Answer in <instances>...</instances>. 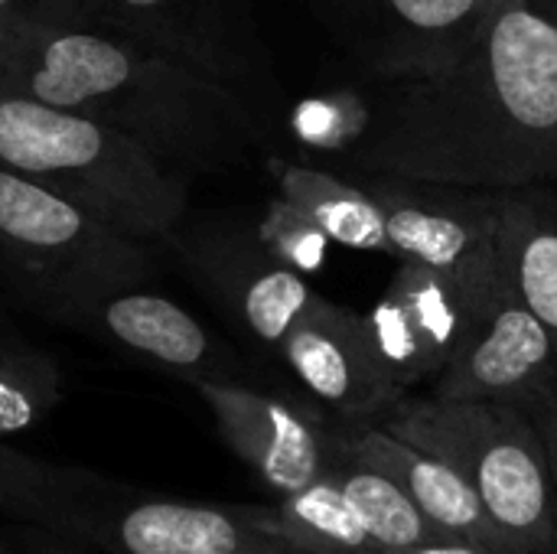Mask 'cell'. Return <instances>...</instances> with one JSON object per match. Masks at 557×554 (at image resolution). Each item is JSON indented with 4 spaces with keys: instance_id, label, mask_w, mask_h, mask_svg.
I'll list each match as a JSON object with an SVG mask.
<instances>
[{
    "instance_id": "obj_19",
    "label": "cell",
    "mask_w": 557,
    "mask_h": 554,
    "mask_svg": "<svg viewBox=\"0 0 557 554\" xmlns=\"http://www.w3.org/2000/svg\"><path fill=\"white\" fill-rule=\"evenodd\" d=\"M271 173L277 180V193L294 206H300L330 235V242L359 251L392 255L382 206L369 189L346 183L326 170L281 160V157L271 160Z\"/></svg>"
},
{
    "instance_id": "obj_6",
    "label": "cell",
    "mask_w": 557,
    "mask_h": 554,
    "mask_svg": "<svg viewBox=\"0 0 557 554\" xmlns=\"http://www.w3.org/2000/svg\"><path fill=\"white\" fill-rule=\"evenodd\" d=\"M62 539L104 554H274L290 552L251 519V506L183 503L98 477Z\"/></svg>"
},
{
    "instance_id": "obj_5",
    "label": "cell",
    "mask_w": 557,
    "mask_h": 554,
    "mask_svg": "<svg viewBox=\"0 0 557 554\" xmlns=\"http://www.w3.org/2000/svg\"><path fill=\"white\" fill-rule=\"evenodd\" d=\"M150 268V242L0 167V271L39 313L95 287L140 284Z\"/></svg>"
},
{
    "instance_id": "obj_10",
    "label": "cell",
    "mask_w": 557,
    "mask_h": 554,
    "mask_svg": "<svg viewBox=\"0 0 557 554\" xmlns=\"http://www.w3.org/2000/svg\"><path fill=\"white\" fill-rule=\"evenodd\" d=\"M189 385L212 411L222 441L271 493L290 496L333 467L336 428H330L313 408L245 382L196 379Z\"/></svg>"
},
{
    "instance_id": "obj_22",
    "label": "cell",
    "mask_w": 557,
    "mask_h": 554,
    "mask_svg": "<svg viewBox=\"0 0 557 554\" xmlns=\"http://www.w3.org/2000/svg\"><path fill=\"white\" fill-rule=\"evenodd\" d=\"M255 235L261 238V245L281 258L284 264H290L300 274L320 271L330 258V235L290 199H284L281 193L264 206V216L255 229Z\"/></svg>"
},
{
    "instance_id": "obj_3",
    "label": "cell",
    "mask_w": 557,
    "mask_h": 554,
    "mask_svg": "<svg viewBox=\"0 0 557 554\" xmlns=\"http://www.w3.org/2000/svg\"><path fill=\"white\" fill-rule=\"evenodd\" d=\"M0 167L140 242L173 238L189 206L183 170L88 114L29 95L0 91Z\"/></svg>"
},
{
    "instance_id": "obj_8",
    "label": "cell",
    "mask_w": 557,
    "mask_h": 554,
    "mask_svg": "<svg viewBox=\"0 0 557 554\" xmlns=\"http://www.w3.org/2000/svg\"><path fill=\"white\" fill-rule=\"evenodd\" d=\"M369 193L382 206L392 258L441 271L480 304H493L503 294L496 199L398 176H375Z\"/></svg>"
},
{
    "instance_id": "obj_7",
    "label": "cell",
    "mask_w": 557,
    "mask_h": 554,
    "mask_svg": "<svg viewBox=\"0 0 557 554\" xmlns=\"http://www.w3.org/2000/svg\"><path fill=\"white\" fill-rule=\"evenodd\" d=\"M72 26L124 33L251 104L268 56L242 0H75Z\"/></svg>"
},
{
    "instance_id": "obj_9",
    "label": "cell",
    "mask_w": 557,
    "mask_h": 554,
    "mask_svg": "<svg viewBox=\"0 0 557 554\" xmlns=\"http://www.w3.org/2000/svg\"><path fill=\"white\" fill-rule=\"evenodd\" d=\"M42 317L186 382H238L232 353L189 310L163 294L140 291V284L95 287L46 307Z\"/></svg>"
},
{
    "instance_id": "obj_18",
    "label": "cell",
    "mask_w": 557,
    "mask_h": 554,
    "mask_svg": "<svg viewBox=\"0 0 557 554\" xmlns=\"http://www.w3.org/2000/svg\"><path fill=\"white\" fill-rule=\"evenodd\" d=\"M251 519L271 539L304 554H382L369 535L333 470L310 487L281 496L277 506H251Z\"/></svg>"
},
{
    "instance_id": "obj_23",
    "label": "cell",
    "mask_w": 557,
    "mask_h": 554,
    "mask_svg": "<svg viewBox=\"0 0 557 554\" xmlns=\"http://www.w3.org/2000/svg\"><path fill=\"white\" fill-rule=\"evenodd\" d=\"M75 0H0V33L13 26H72Z\"/></svg>"
},
{
    "instance_id": "obj_14",
    "label": "cell",
    "mask_w": 557,
    "mask_h": 554,
    "mask_svg": "<svg viewBox=\"0 0 557 554\" xmlns=\"http://www.w3.org/2000/svg\"><path fill=\"white\" fill-rule=\"evenodd\" d=\"M557 385V346L545 323L506 287L480 313L473 333L434 379L437 398L506 402L529 408Z\"/></svg>"
},
{
    "instance_id": "obj_27",
    "label": "cell",
    "mask_w": 557,
    "mask_h": 554,
    "mask_svg": "<svg viewBox=\"0 0 557 554\" xmlns=\"http://www.w3.org/2000/svg\"><path fill=\"white\" fill-rule=\"evenodd\" d=\"M10 333H16V330H13V327H10V323H7V320L0 317V340H7Z\"/></svg>"
},
{
    "instance_id": "obj_21",
    "label": "cell",
    "mask_w": 557,
    "mask_h": 554,
    "mask_svg": "<svg viewBox=\"0 0 557 554\" xmlns=\"http://www.w3.org/2000/svg\"><path fill=\"white\" fill-rule=\"evenodd\" d=\"M59 366L26 336L0 340V441L36 428L59 405Z\"/></svg>"
},
{
    "instance_id": "obj_20",
    "label": "cell",
    "mask_w": 557,
    "mask_h": 554,
    "mask_svg": "<svg viewBox=\"0 0 557 554\" xmlns=\"http://www.w3.org/2000/svg\"><path fill=\"white\" fill-rule=\"evenodd\" d=\"M330 470L382 552H401L447 539L388 473L343 454H336Z\"/></svg>"
},
{
    "instance_id": "obj_16",
    "label": "cell",
    "mask_w": 557,
    "mask_h": 554,
    "mask_svg": "<svg viewBox=\"0 0 557 554\" xmlns=\"http://www.w3.org/2000/svg\"><path fill=\"white\" fill-rule=\"evenodd\" d=\"M336 454L388 473L447 539L473 542L493 554H516L480 493L441 457L395 438L375 421H346L336 428Z\"/></svg>"
},
{
    "instance_id": "obj_25",
    "label": "cell",
    "mask_w": 557,
    "mask_h": 554,
    "mask_svg": "<svg viewBox=\"0 0 557 554\" xmlns=\"http://www.w3.org/2000/svg\"><path fill=\"white\" fill-rule=\"evenodd\" d=\"M529 418L535 421L542 441H545V451H548V460H552V473H555L557 483V385L552 392H545L539 402H532L529 408Z\"/></svg>"
},
{
    "instance_id": "obj_13",
    "label": "cell",
    "mask_w": 557,
    "mask_h": 554,
    "mask_svg": "<svg viewBox=\"0 0 557 554\" xmlns=\"http://www.w3.org/2000/svg\"><path fill=\"white\" fill-rule=\"evenodd\" d=\"M183 248L189 271L202 287L261 343L281 349L284 336L304 317L313 300L300 271L274 258L258 235L228 229H199L193 235H173Z\"/></svg>"
},
{
    "instance_id": "obj_24",
    "label": "cell",
    "mask_w": 557,
    "mask_h": 554,
    "mask_svg": "<svg viewBox=\"0 0 557 554\" xmlns=\"http://www.w3.org/2000/svg\"><path fill=\"white\" fill-rule=\"evenodd\" d=\"M10 542V554H95V549L78 545L72 539L52 535L46 529H33V526H16L7 532Z\"/></svg>"
},
{
    "instance_id": "obj_2",
    "label": "cell",
    "mask_w": 557,
    "mask_h": 554,
    "mask_svg": "<svg viewBox=\"0 0 557 554\" xmlns=\"http://www.w3.org/2000/svg\"><path fill=\"white\" fill-rule=\"evenodd\" d=\"M0 91L88 114L183 173L235 163L258 140L242 95L104 26L0 33Z\"/></svg>"
},
{
    "instance_id": "obj_17",
    "label": "cell",
    "mask_w": 557,
    "mask_h": 554,
    "mask_svg": "<svg viewBox=\"0 0 557 554\" xmlns=\"http://www.w3.org/2000/svg\"><path fill=\"white\" fill-rule=\"evenodd\" d=\"M503 287L532 310L557 346V209L525 196L496 199Z\"/></svg>"
},
{
    "instance_id": "obj_15",
    "label": "cell",
    "mask_w": 557,
    "mask_h": 554,
    "mask_svg": "<svg viewBox=\"0 0 557 554\" xmlns=\"http://www.w3.org/2000/svg\"><path fill=\"white\" fill-rule=\"evenodd\" d=\"M349 26L362 59L385 75L418 78L444 69L499 0H326Z\"/></svg>"
},
{
    "instance_id": "obj_4",
    "label": "cell",
    "mask_w": 557,
    "mask_h": 554,
    "mask_svg": "<svg viewBox=\"0 0 557 554\" xmlns=\"http://www.w3.org/2000/svg\"><path fill=\"white\" fill-rule=\"evenodd\" d=\"M375 424L450 464L516 554H557V483L529 411L506 402L405 395Z\"/></svg>"
},
{
    "instance_id": "obj_1",
    "label": "cell",
    "mask_w": 557,
    "mask_h": 554,
    "mask_svg": "<svg viewBox=\"0 0 557 554\" xmlns=\"http://www.w3.org/2000/svg\"><path fill=\"white\" fill-rule=\"evenodd\" d=\"M352 157L375 176L460 189L557 176V16L499 0L444 69L388 82Z\"/></svg>"
},
{
    "instance_id": "obj_11",
    "label": "cell",
    "mask_w": 557,
    "mask_h": 554,
    "mask_svg": "<svg viewBox=\"0 0 557 554\" xmlns=\"http://www.w3.org/2000/svg\"><path fill=\"white\" fill-rule=\"evenodd\" d=\"M486 307L441 271L398 261L388 291L366 313V323L388 376L408 392L434 382L450 366Z\"/></svg>"
},
{
    "instance_id": "obj_26",
    "label": "cell",
    "mask_w": 557,
    "mask_h": 554,
    "mask_svg": "<svg viewBox=\"0 0 557 554\" xmlns=\"http://www.w3.org/2000/svg\"><path fill=\"white\" fill-rule=\"evenodd\" d=\"M382 554H493L473 542H457V539H444V542H428V545H414V549H401V552H382Z\"/></svg>"
},
{
    "instance_id": "obj_28",
    "label": "cell",
    "mask_w": 557,
    "mask_h": 554,
    "mask_svg": "<svg viewBox=\"0 0 557 554\" xmlns=\"http://www.w3.org/2000/svg\"><path fill=\"white\" fill-rule=\"evenodd\" d=\"M0 554H10V542H7V535H0Z\"/></svg>"
},
{
    "instance_id": "obj_12",
    "label": "cell",
    "mask_w": 557,
    "mask_h": 554,
    "mask_svg": "<svg viewBox=\"0 0 557 554\" xmlns=\"http://www.w3.org/2000/svg\"><path fill=\"white\" fill-rule=\"evenodd\" d=\"M277 353L297 382L343 421H375L405 398L379 356L366 313L320 294H313Z\"/></svg>"
},
{
    "instance_id": "obj_29",
    "label": "cell",
    "mask_w": 557,
    "mask_h": 554,
    "mask_svg": "<svg viewBox=\"0 0 557 554\" xmlns=\"http://www.w3.org/2000/svg\"><path fill=\"white\" fill-rule=\"evenodd\" d=\"M274 554H304V552H294V549H290V552H274Z\"/></svg>"
}]
</instances>
